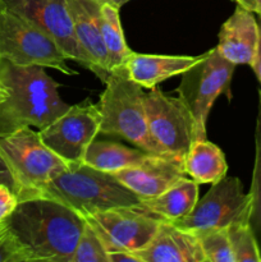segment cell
<instances>
[{
    "label": "cell",
    "mask_w": 261,
    "mask_h": 262,
    "mask_svg": "<svg viewBox=\"0 0 261 262\" xmlns=\"http://www.w3.org/2000/svg\"><path fill=\"white\" fill-rule=\"evenodd\" d=\"M5 225L31 262H69L86 220L61 202L40 196L18 202Z\"/></svg>",
    "instance_id": "1"
},
{
    "label": "cell",
    "mask_w": 261,
    "mask_h": 262,
    "mask_svg": "<svg viewBox=\"0 0 261 262\" xmlns=\"http://www.w3.org/2000/svg\"><path fill=\"white\" fill-rule=\"evenodd\" d=\"M0 81L9 92L0 104V133L22 127L42 129L71 107L45 67L18 66L0 59Z\"/></svg>",
    "instance_id": "2"
},
{
    "label": "cell",
    "mask_w": 261,
    "mask_h": 262,
    "mask_svg": "<svg viewBox=\"0 0 261 262\" xmlns=\"http://www.w3.org/2000/svg\"><path fill=\"white\" fill-rule=\"evenodd\" d=\"M41 196L56 200L82 216L114 207L136 206L141 202L140 197L113 174L84 163L68 165L49 182Z\"/></svg>",
    "instance_id": "3"
},
{
    "label": "cell",
    "mask_w": 261,
    "mask_h": 262,
    "mask_svg": "<svg viewBox=\"0 0 261 262\" xmlns=\"http://www.w3.org/2000/svg\"><path fill=\"white\" fill-rule=\"evenodd\" d=\"M143 96V87L132 81L124 68L113 71L96 104L100 133L118 136L153 155H164L148 133Z\"/></svg>",
    "instance_id": "4"
},
{
    "label": "cell",
    "mask_w": 261,
    "mask_h": 262,
    "mask_svg": "<svg viewBox=\"0 0 261 262\" xmlns=\"http://www.w3.org/2000/svg\"><path fill=\"white\" fill-rule=\"evenodd\" d=\"M0 156L9 169L18 201L40 197L49 182L68 168L31 127L0 133Z\"/></svg>",
    "instance_id": "5"
},
{
    "label": "cell",
    "mask_w": 261,
    "mask_h": 262,
    "mask_svg": "<svg viewBox=\"0 0 261 262\" xmlns=\"http://www.w3.org/2000/svg\"><path fill=\"white\" fill-rule=\"evenodd\" d=\"M0 59L18 66H41L72 76L66 53L59 43L22 15L0 3Z\"/></svg>",
    "instance_id": "6"
},
{
    "label": "cell",
    "mask_w": 261,
    "mask_h": 262,
    "mask_svg": "<svg viewBox=\"0 0 261 262\" xmlns=\"http://www.w3.org/2000/svg\"><path fill=\"white\" fill-rule=\"evenodd\" d=\"M235 64L220 55L216 48L206 51L204 58L184 72L177 92L187 105L197 125V140L206 138L210 110L220 95L229 94Z\"/></svg>",
    "instance_id": "7"
},
{
    "label": "cell",
    "mask_w": 261,
    "mask_h": 262,
    "mask_svg": "<svg viewBox=\"0 0 261 262\" xmlns=\"http://www.w3.org/2000/svg\"><path fill=\"white\" fill-rule=\"evenodd\" d=\"M148 133L164 155L183 160L197 140L194 118L181 97L154 89L143 96Z\"/></svg>",
    "instance_id": "8"
},
{
    "label": "cell",
    "mask_w": 261,
    "mask_h": 262,
    "mask_svg": "<svg viewBox=\"0 0 261 262\" xmlns=\"http://www.w3.org/2000/svg\"><path fill=\"white\" fill-rule=\"evenodd\" d=\"M250 205V193L243 192L240 179L225 176L197 200L189 214L170 223L194 235L227 229L233 223L248 219Z\"/></svg>",
    "instance_id": "9"
},
{
    "label": "cell",
    "mask_w": 261,
    "mask_h": 262,
    "mask_svg": "<svg viewBox=\"0 0 261 262\" xmlns=\"http://www.w3.org/2000/svg\"><path fill=\"white\" fill-rule=\"evenodd\" d=\"M100 133V113L96 104L84 100L69 107L54 122L38 129L41 141L68 165L82 164L84 155Z\"/></svg>",
    "instance_id": "10"
},
{
    "label": "cell",
    "mask_w": 261,
    "mask_h": 262,
    "mask_svg": "<svg viewBox=\"0 0 261 262\" xmlns=\"http://www.w3.org/2000/svg\"><path fill=\"white\" fill-rule=\"evenodd\" d=\"M83 217L97 233L107 253L142 250L153 239L161 222L135 206L114 207Z\"/></svg>",
    "instance_id": "11"
},
{
    "label": "cell",
    "mask_w": 261,
    "mask_h": 262,
    "mask_svg": "<svg viewBox=\"0 0 261 262\" xmlns=\"http://www.w3.org/2000/svg\"><path fill=\"white\" fill-rule=\"evenodd\" d=\"M0 3L48 32L63 49L69 60L90 69L74 35L68 0H0Z\"/></svg>",
    "instance_id": "12"
},
{
    "label": "cell",
    "mask_w": 261,
    "mask_h": 262,
    "mask_svg": "<svg viewBox=\"0 0 261 262\" xmlns=\"http://www.w3.org/2000/svg\"><path fill=\"white\" fill-rule=\"evenodd\" d=\"M113 176L141 200L156 197L186 178L184 161L165 155H148L143 163Z\"/></svg>",
    "instance_id": "13"
},
{
    "label": "cell",
    "mask_w": 261,
    "mask_h": 262,
    "mask_svg": "<svg viewBox=\"0 0 261 262\" xmlns=\"http://www.w3.org/2000/svg\"><path fill=\"white\" fill-rule=\"evenodd\" d=\"M68 8L74 35L89 61V71L105 83L110 76V68L100 26L101 3L97 0H68Z\"/></svg>",
    "instance_id": "14"
},
{
    "label": "cell",
    "mask_w": 261,
    "mask_h": 262,
    "mask_svg": "<svg viewBox=\"0 0 261 262\" xmlns=\"http://www.w3.org/2000/svg\"><path fill=\"white\" fill-rule=\"evenodd\" d=\"M258 20L255 13L237 4L233 14L222 25L217 51L223 58L235 64L251 66L257 50Z\"/></svg>",
    "instance_id": "15"
},
{
    "label": "cell",
    "mask_w": 261,
    "mask_h": 262,
    "mask_svg": "<svg viewBox=\"0 0 261 262\" xmlns=\"http://www.w3.org/2000/svg\"><path fill=\"white\" fill-rule=\"evenodd\" d=\"M136 255L142 262H206L196 235L170 222H160L150 243Z\"/></svg>",
    "instance_id": "16"
},
{
    "label": "cell",
    "mask_w": 261,
    "mask_h": 262,
    "mask_svg": "<svg viewBox=\"0 0 261 262\" xmlns=\"http://www.w3.org/2000/svg\"><path fill=\"white\" fill-rule=\"evenodd\" d=\"M202 55H156L132 51L124 64L128 77L143 89H154L161 82L184 72L199 63Z\"/></svg>",
    "instance_id": "17"
},
{
    "label": "cell",
    "mask_w": 261,
    "mask_h": 262,
    "mask_svg": "<svg viewBox=\"0 0 261 262\" xmlns=\"http://www.w3.org/2000/svg\"><path fill=\"white\" fill-rule=\"evenodd\" d=\"M197 200L199 183L186 177L159 196L141 200L135 207L161 222H176L189 214Z\"/></svg>",
    "instance_id": "18"
},
{
    "label": "cell",
    "mask_w": 261,
    "mask_h": 262,
    "mask_svg": "<svg viewBox=\"0 0 261 262\" xmlns=\"http://www.w3.org/2000/svg\"><path fill=\"white\" fill-rule=\"evenodd\" d=\"M184 170L199 184H214L227 176L228 164L219 146L205 140H194L184 158Z\"/></svg>",
    "instance_id": "19"
},
{
    "label": "cell",
    "mask_w": 261,
    "mask_h": 262,
    "mask_svg": "<svg viewBox=\"0 0 261 262\" xmlns=\"http://www.w3.org/2000/svg\"><path fill=\"white\" fill-rule=\"evenodd\" d=\"M151 154L113 141H96L89 146L83 163L104 173L114 174L140 165Z\"/></svg>",
    "instance_id": "20"
},
{
    "label": "cell",
    "mask_w": 261,
    "mask_h": 262,
    "mask_svg": "<svg viewBox=\"0 0 261 262\" xmlns=\"http://www.w3.org/2000/svg\"><path fill=\"white\" fill-rule=\"evenodd\" d=\"M118 5L112 3H101L100 9V26H101L102 40L109 58L110 73L117 69L124 68L128 56L132 50L128 48L122 28Z\"/></svg>",
    "instance_id": "21"
},
{
    "label": "cell",
    "mask_w": 261,
    "mask_h": 262,
    "mask_svg": "<svg viewBox=\"0 0 261 262\" xmlns=\"http://www.w3.org/2000/svg\"><path fill=\"white\" fill-rule=\"evenodd\" d=\"M248 193L251 199L248 223L257 241L261 255V89L258 90V106L255 125V163Z\"/></svg>",
    "instance_id": "22"
},
{
    "label": "cell",
    "mask_w": 261,
    "mask_h": 262,
    "mask_svg": "<svg viewBox=\"0 0 261 262\" xmlns=\"http://www.w3.org/2000/svg\"><path fill=\"white\" fill-rule=\"evenodd\" d=\"M234 262H261L257 241L248 219L240 220L227 228Z\"/></svg>",
    "instance_id": "23"
},
{
    "label": "cell",
    "mask_w": 261,
    "mask_h": 262,
    "mask_svg": "<svg viewBox=\"0 0 261 262\" xmlns=\"http://www.w3.org/2000/svg\"><path fill=\"white\" fill-rule=\"evenodd\" d=\"M196 237L206 262H234L227 229L210 230Z\"/></svg>",
    "instance_id": "24"
},
{
    "label": "cell",
    "mask_w": 261,
    "mask_h": 262,
    "mask_svg": "<svg viewBox=\"0 0 261 262\" xmlns=\"http://www.w3.org/2000/svg\"><path fill=\"white\" fill-rule=\"evenodd\" d=\"M69 262H109V253L87 222Z\"/></svg>",
    "instance_id": "25"
},
{
    "label": "cell",
    "mask_w": 261,
    "mask_h": 262,
    "mask_svg": "<svg viewBox=\"0 0 261 262\" xmlns=\"http://www.w3.org/2000/svg\"><path fill=\"white\" fill-rule=\"evenodd\" d=\"M0 262H31L27 251L7 225L0 230Z\"/></svg>",
    "instance_id": "26"
},
{
    "label": "cell",
    "mask_w": 261,
    "mask_h": 262,
    "mask_svg": "<svg viewBox=\"0 0 261 262\" xmlns=\"http://www.w3.org/2000/svg\"><path fill=\"white\" fill-rule=\"evenodd\" d=\"M18 197L10 187L0 184V224H4L18 205Z\"/></svg>",
    "instance_id": "27"
},
{
    "label": "cell",
    "mask_w": 261,
    "mask_h": 262,
    "mask_svg": "<svg viewBox=\"0 0 261 262\" xmlns=\"http://www.w3.org/2000/svg\"><path fill=\"white\" fill-rule=\"evenodd\" d=\"M109 262H142L136 252L130 251H117L109 253Z\"/></svg>",
    "instance_id": "28"
},
{
    "label": "cell",
    "mask_w": 261,
    "mask_h": 262,
    "mask_svg": "<svg viewBox=\"0 0 261 262\" xmlns=\"http://www.w3.org/2000/svg\"><path fill=\"white\" fill-rule=\"evenodd\" d=\"M257 20H258V28H260V35H258L257 50H256L255 58H253V61L252 64H251V67H252L256 77H257V79L261 83V17H258Z\"/></svg>",
    "instance_id": "29"
},
{
    "label": "cell",
    "mask_w": 261,
    "mask_h": 262,
    "mask_svg": "<svg viewBox=\"0 0 261 262\" xmlns=\"http://www.w3.org/2000/svg\"><path fill=\"white\" fill-rule=\"evenodd\" d=\"M233 2L250 12L255 13L257 17H261V0H233Z\"/></svg>",
    "instance_id": "30"
},
{
    "label": "cell",
    "mask_w": 261,
    "mask_h": 262,
    "mask_svg": "<svg viewBox=\"0 0 261 262\" xmlns=\"http://www.w3.org/2000/svg\"><path fill=\"white\" fill-rule=\"evenodd\" d=\"M0 184H5V186L10 187L14 191V183H13V178L9 173V169L5 165L4 160L0 156Z\"/></svg>",
    "instance_id": "31"
},
{
    "label": "cell",
    "mask_w": 261,
    "mask_h": 262,
    "mask_svg": "<svg viewBox=\"0 0 261 262\" xmlns=\"http://www.w3.org/2000/svg\"><path fill=\"white\" fill-rule=\"evenodd\" d=\"M8 95H9V92H8L7 87H5L4 84H3V82L0 81V104H2V102H4L5 100H7Z\"/></svg>",
    "instance_id": "32"
},
{
    "label": "cell",
    "mask_w": 261,
    "mask_h": 262,
    "mask_svg": "<svg viewBox=\"0 0 261 262\" xmlns=\"http://www.w3.org/2000/svg\"><path fill=\"white\" fill-rule=\"evenodd\" d=\"M97 2H100V3H112V4L118 5V7L120 8L123 4H124V3H127L128 0H97Z\"/></svg>",
    "instance_id": "33"
},
{
    "label": "cell",
    "mask_w": 261,
    "mask_h": 262,
    "mask_svg": "<svg viewBox=\"0 0 261 262\" xmlns=\"http://www.w3.org/2000/svg\"><path fill=\"white\" fill-rule=\"evenodd\" d=\"M4 227H5V223H4V224H0V230H2Z\"/></svg>",
    "instance_id": "34"
},
{
    "label": "cell",
    "mask_w": 261,
    "mask_h": 262,
    "mask_svg": "<svg viewBox=\"0 0 261 262\" xmlns=\"http://www.w3.org/2000/svg\"><path fill=\"white\" fill-rule=\"evenodd\" d=\"M232 2H233V0H232Z\"/></svg>",
    "instance_id": "35"
}]
</instances>
